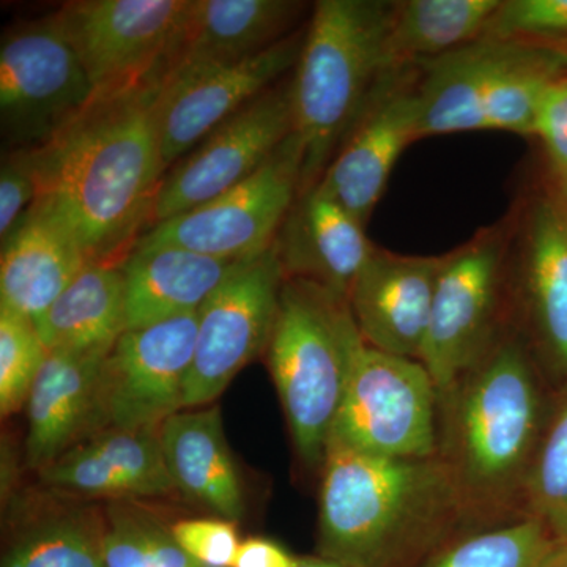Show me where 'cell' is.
Returning a JSON list of instances; mask_svg holds the SVG:
<instances>
[{"instance_id":"obj_1","label":"cell","mask_w":567,"mask_h":567,"mask_svg":"<svg viewBox=\"0 0 567 567\" xmlns=\"http://www.w3.org/2000/svg\"><path fill=\"white\" fill-rule=\"evenodd\" d=\"M163 73L95 93L52 140L28 148L32 205L61 219L93 264L122 265L151 223L166 173L155 122Z\"/></svg>"},{"instance_id":"obj_2","label":"cell","mask_w":567,"mask_h":567,"mask_svg":"<svg viewBox=\"0 0 567 567\" xmlns=\"http://www.w3.org/2000/svg\"><path fill=\"white\" fill-rule=\"evenodd\" d=\"M547 413L535 361L514 328L440 395L439 456L473 527L527 516L525 487Z\"/></svg>"},{"instance_id":"obj_3","label":"cell","mask_w":567,"mask_h":567,"mask_svg":"<svg viewBox=\"0 0 567 567\" xmlns=\"http://www.w3.org/2000/svg\"><path fill=\"white\" fill-rule=\"evenodd\" d=\"M319 492V555L347 567H417L473 527L442 457L368 456L328 447Z\"/></svg>"},{"instance_id":"obj_4","label":"cell","mask_w":567,"mask_h":567,"mask_svg":"<svg viewBox=\"0 0 567 567\" xmlns=\"http://www.w3.org/2000/svg\"><path fill=\"white\" fill-rule=\"evenodd\" d=\"M395 2L320 0L292 80L295 133L303 145L301 193L320 182L347 134L390 74Z\"/></svg>"},{"instance_id":"obj_5","label":"cell","mask_w":567,"mask_h":567,"mask_svg":"<svg viewBox=\"0 0 567 567\" xmlns=\"http://www.w3.org/2000/svg\"><path fill=\"white\" fill-rule=\"evenodd\" d=\"M363 342L349 298L286 278L265 353L295 451L311 472L322 470Z\"/></svg>"},{"instance_id":"obj_6","label":"cell","mask_w":567,"mask_h":567,"mask_svg":"<svg viewBox=\"0 0 567 567\" xmlns=\"http://www.w3.org/2000/svg\"><path fill=\"white\" fill-rule=\"evenodd\" d=\"M417 136L509 132L532 136L537 106L567 65L558 48L481 39L420 63Z\"/></svg>"},{"instance_id":"obj_7","label":"cell","mask_w":567,"mask_h":567,"mask_svg":"<svg viewBox=\"0 0 567 567\" xmlns=\"http://www.w3.org/2000/svg\"><path fill=\"white\" fill-rule=\"evenodd\" d=\"M440 394L420 360L361 344L330 446L368 456H439Z\"/></svg>"},{"instance_id":"obj_8","label":"cell","mask_w":567,"mask_h":567,"mask_svg":"<svg viewBox=\"0 0 567 567\" xmlns=\"http://www.w3.org/2000/svg\"><path fill=\"white\" fill-rule=\"evenodd\" d=\"M303 145L297 133L246 181L234 188L156 224L133 249L174 248L245 260L275 244L276 234L301 193Z\"/></svg>"},{"instance_id":"obj_9","label":"cell","mask_w":567,"mask_h":567,"mask_svg":"<svg viewBox=\"0 0 567 567\" xmlns=\"http://www.w3.org/2000/svg\"><path fill=\"white\" fill-rule=\"evenodd\" d=\"M506 251L505 233L488 229L445 256L420 360L440 395L453 390L502 333Z\"/></svg>"},{"instance_id":"obj_10","label":"cell","mask_w":567,"mask_h":567,"mask_svg":"<svg viewBox=\"0 0 567 567\" xmlns=\"http://www.w3.org/2000/svg\"><path fill=\"white\" fill-rule=\"evenodd\" d=\"M95 96L76 52L55 17L21 22L0 47L2 133L22 148L52 140Z\"/></svg>"},{"instance_id":"obj_11","label":"cell","mask_w":567,"mask_h":567,"mask_svg":"<svg viewBox=\"0 0 567 567\" xmlns=\"http://www.w3.org/2000/svg\"><path fill=\"white\" fill-rule=\"evenodd\" d=\"M286 274L275 246L246 259L200 308L183 410L224 393L238 372L267 352Z\"/></svg>"},{"instance_id":"obj_12","label":"cell","mask_w":567,"mask_h":567,"mask_svg":"<svg viewBox=\"0 0 567 567\" xmlns=\"http://www.w3.org/2000/svg\"><path fill=\"white\" fill-rule=\"evenodd\" d=\"M197 322L199 312L118 338L103 363L89 435L110 427L159 429L183 410Z\"/></svg>"},{"instance_id":"obj_13","label":"cell","mask_w":567,"mask_h":567,"mask_svg":"<svg viewBox=\"0 0 567 567\" xmlns=\"http://www.w3.org/2000/svg\"><path fill=\"white\" fill-rule=\"evenodd\" d=\"M305 35L293 33L251 58L205 65L164 66L155 106L164 169L181 162L223 122L293 70Z\"/></svg>"},{"instance_id":"obj_14","label":"cell","mask_w":567,"mask_h":567,"mask_svg":"<svg viewBox=\"0 0 567 567\" xmlns=\"http://www.w3.org/2000/svg\"><path fill=\"white\" fill-rule=\"evenodd\" d=\"M293 132L289 81L260 93L164 175L153 204L151 227L208 203L246 181Z\"/></svg>"},{"instance_id":"obj_15","label":"cell","mask_w":567,"mask_h":567,"mask_svg":"<svg viewBox=\"0 0 567 567\" xmlns=\"http://www.w3.org/2000/svg\"><path fill=\"white\" fill-rule=\"evenodd\" d=\"M189 0H78L54 14L95 93L166 66Z\"/></svg>"},{"instance_id":"obj_16","label":"cell","mask_w":567,"mask_h":567,"mask_svg":"<svg viewBox=\"0 0 567 567\" xmlns=\"http://www.w3.org/2000/svg\"><path fill=\"white\" fill-rule=\"evenodd\" d=\"M405 70L388 74L317 183L363 226L385 193L399 156L420 140L421 100Z\"/></svg>"},{"instance_id":"obj_17","label":"cell","mask_w":567,"mask_h":567,"mask_svg":"<svg viewBox=\"0 0 567 567\" xmlns=\"http://www.w3.org/2000/svg\"><path fill=\"white\" fill-rule=\"evenodd\" d=\"M443 262L445 256H404L374 246L349 293L365 344L421 360Z\"/></svg>"},{"instance_id":"obj_18","label":"cell","mask_w":567,"mask_h":567,"mask_svg":"<svg viewBox=\"0 0 567 567\" xmlns=\"http://www.w3.org/2000/svg\"><path fill=\"white\" fill-rule=\"evenodd\" d=\"M39 476L55 494L107 502H137L177 492L164 462L159 429L95 432L39 470Z\"/></svg>"},{"instance_id":"obj_19","label":"cell","mask_w":567,"mask_h":567,"mask_svg":"<svg viewBox=\"0 0 567 567\" xmlns=\"http://www.w3.org/2000/svg\"><path fill=\"white\" fill-rule=\"evenodd\" d=\"M274 246L286 278L305 279L347 298L374 249L363 224L319 185L297 197Z\"/></svg>"},{"instance_id":"obj_20","label":"cell","mask_w":567,"mask_h":567,"mask_svg":"<svg viewBox=\"0 0 567 567\" xmlns=\"http://www.w3.org/2000/svg\"><path fill=\"white\" fill-rule=\"evenodd\" d=\"M111 349L50 350L29 393L25 464L39 470L91 432L96 388Z\"/></svg>"},{"instance_id":"obj_21","label":"cell","mask_w":567,"mask_h":567,"mask_svg":"<svg viewBox=\"0 0 567 567\" xmlns=\"http://www.w3.org/2000/svg\"><path fill=\"white\" fill-rule=\"evenodd\" d=\"M89 264L87 252L69 227L32 205L2 240L0 306L37 319Z\"/></svg>"},{"instance_id":"obj_22","label":"cell","mask_w":567,"mask_h":567,"mask_svg":"<svg viewBox=\"0 0 567 567\" xmlns=\"http://www.w3.org/2000/svg\"><path fill=\"white\" fill-rule=\"evenodd\" d=\"M159 440L175 491L215 517L237 524L245 516L244 486L218 405L174 413L159 427Z\"/></svg>"},{"instance_id":"obj_23","label":"cell","mask_w":567,"mask_h":567,"mask_svg":"<svg viewBox=\"0 0 567 567\" xmlns=\"http://www.w3.org/2000/svg\"><path fill=\"white\" fill-rule=\"evenodd\" d=\"M301 3L287 0H189L166 69L237 62L286 39Z\"/></svg>"},{"instance_id":"obj_24","label":"cell","mask_w":567,"mask_h":567,"mask_svg":"<svg viewBox=\"0 0 567 567\" xmlns=\"http://www.w3.org/2000/svg\"><path fill=\"white\" fill-rule=\"evenodd\" d=\"M241 262L174 246L133 249L122 262L126 330L196 315Z\"/></svg>"},{"instance_id":"obj_25","label":"cell","mask_w":567,"mask_h":567,"mask_svg":"<svg viewBox=\"0 0 567 567\" xmlns=\"http://www.w3.org/2000/svg\"><path fill=\"white\" fill-rule=\"evenodd\" d=\"M525 234V309L548 364L567 383V218L554 204L539 200Z\"/></svg>"},{"instance_id":"obj_26","label":"cell","mask_w":567,"mask_h":567,"mask_svg":"<svg viewBox=\"0 0 567 567\" xmlns=\"http://www.w3.org/2000/svg\"><path fill=\"white\" fill-rule=\"evenodd\" d=\"M33 323L48 352L112 349L126 331L122 265L89 264Z\"/></svg>"},{"instance_id":"obj_27","label":"cell","mask_w":567,"mask_h":567,"mask_svg":"<svg viewBox=\"0 0 567 567\" xmlns=\"http://www.w3.org/2000/svg\"><path fill=\"white\" fill-rule=\"evenodd\" d=\"M502 0H406L395 2L386 40V69H409L475 43Z\"/></svg>"},{"instance_id":"obj_28","label":"cell","mask_w":567,"mask_h":567,"mask_svg":"<svg viewBox=\"0 0 567 567\" xmlns=\"http://www.w3.org/2000/svg\"><path fill=\"white\" fill-rule=\"evenodd\" d=\"M25 516L0 567H104V513L93 503H59Z\"/></svg>"},{"instance_id":"obj_29","label":"cell","mask_w":567,"mask_h":567,"mask_svg":"<svg viewBox=\"0 0 567 567\" xmlns=\"http://www.w3.org/2000/svg\"><path fill=\"white\" fill-rule=\"evenodd\" d=\"M555 543L543 522L524 516L465 529L417 567H537Z\"/></svg>"},{"instance_id":"obj_30","label":"cell","mask_w":567,"mask_h":567,"mask_svg":"<svg viewBox=\"0 0 567 567\" xmlns=\"http://www.w3.org/2000/svg\"><path fill=\"white\" fill-rule=\"evenodd\" d=\"M104 567H203L194 561L164 524L136 499H114L103 506Z\"/></svg>"},{"instance_id":"obj_31","label":"cell","mask_w":567,"mask_h":567,"mask_svg":"<svg viewBox=\"0 0 567 567\" xmlns=\"http://www.w3.org/2000/svg\"><path fill=\"white\" fill-rule=\"evenodd\" d=\"M525 514L543 522L551 537L567 543V383L548 409L527 487Z\"/></svg>"},{"instance_id":"obj_32","label":"cell","mask_w":567,"mask_h":567,"mask_svg":"<svg viewBox=\"0 0 567 567\" xmlns=\"http://www.w3.org/2000/svg\"><path fill=\"white\" fill-rule=\"evenodd\" d=\"M48 357L35 323L0 306V415L28 404L33 382Z\"/></svg>"},{"instance_id":"obj_33","label":"cell","mask_w":567,"mask_h":567,"mask_svg":"<svg viewBox=\"0 0 567 567\" xmlns=\"http://www.w3.org/2000/svg\"><path fill=\"white\" fill-rule=\"evenodd\" d=\"M567 35V0H507L483 39L532 41Z\"/></svg>"},{"instance_id":"obj_34","label":"cell","mask_w":567,"mask_h":567,"mask_svg":"<svg viewBox=\"0 0 567 567\" xmlns=\"http://www.w3.org/2000/svg\"><path fill=\"white\" fill-rule=\"evenodd\" d=\"M171 527L183 550L200 566H234L241 544L235 522L221 517L183 518Z\"/></svg>"},{"instance_id":"obj_35","label":"cell","mask_w":567,"mask_h":567,"mask_svg":"<svg viewBox=\"0 0 567 567\" xmlns=\"http://www.w3.org/2000/svg\"><path fill=\"white\" fill-rule=\"evenodd\" d=\"M37 185L28 148L10 153L0 169V237L6 240L35 200Z\"/></svg>"},{"instance_id":"obj_36","label":"cell","mask_w":567,"mask_h":567,"mask_svg":"<svg viewBox=\"0 0 567 567\" xmlns=\"http://www.w3.org/2000/svg\"><path fill=\"white\" fill-rule=\"evenodd\" d=\"M533 134L543 141L559 177L567 175V76L548 84L537 106Z\"/></svg>"},{"instance_id":"obj_37","label":"cell","mask_w":567,"mask_h":567,"mask_svg":"<svg viewBox=\"0 0 567 567\" xmlns=\"http://www.w3.org/2000/svg\"><path fill=\"white\" fill-rule=\"evenodd\" d=\"M297 558L276 540L254 536L241 540L233 567H295Z\"/></svg>"},{"instance_id":"obj_38","label":"cell","mask_w":567,"mask_h":567,"mask_svg":"<svg viewBox=\"0 0 567 567\" xmlns=\"http://www.w3.org/2000/svg\"><path fill=\"white\" fill-rule=\"evenodd\" d=\"M537 567H567V543H555Z\"/></svg>"},{"instance_id":"obj_39","label":"cell","mask_w":567,"mask_h":567,"mask_svg":"<svg viewBox=\"0 0 567 567\" xmlns=\"http://www.w3.org/2000/svg\"><path fill=\"white\" fill-rule=\"evenodd\" d=\"M295 567H347L334 559L324 558L322 555H312V557H298Z\"/></svg>"},{"instance_id":"obj_40","label":"cell","mask_w":567,"mask_h":567,"mask_svg":"<svg viewBox=\"0 0 567 567\" xmlns=\"http://www.w3.org/2000/svg\"><path fill=\"white\" fill-rule=\"evenodd\" d=\"M561 194L567 203V175H565V177H561Z\"/></svg>"},{"instance_id":"obj_41","label":"cell","mask_w":567,"mask_h":567,"mask_svg":"<svg viewBox=\"0 0 567 567\" xmlns=\"http://www.w3.org/2000/svg\"><path fill=\"white\" fill-rule=\"evenodd\" d=\"M559 51H561V54L565 55L567 61V40L565 41V44H563L561 48H558Z\"/></svg>"}]
</instances>
